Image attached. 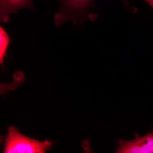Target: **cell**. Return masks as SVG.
<instances>
[{
    "instance_id": "6da1fadb",
    "label": "cell",
    "mask_w": 153,
    "mask_h": 153,
    "mask_svg": "<svg viewBox=\"0 0 153 153\" xmlns=\"http://www.w3.org/2000/svg\"><path fill=\"white\" fill-rule=\"evenodd\" d=\"M52 143L41 142L25 136L13 126L9 128L5 140L3 152L5 153H44L50 149Z\"/></svg>"
},
{
    "instance_id": "7a4b0ae2",
    "label": "cell",
    "mask_w": 153,
    "mask_h": 153,
    "mask_svg": "<svg viewBox=\"0 0 153 153\" xmlns=\"http://www.w3.org/2000/svg\"><path fill=\"white\" fill-rule=\"evenodd\" d=\"M59 1L61 3V8L54 16L56 27H60L68 21H71L74 25L83 24L86 19L95 18V15L88 13V10L93 4L94 0Z\"/></svg>"
},
{
    "instance_id": "3957f363",
    "label": "cell",
    "mask_w": 153,
    "mask_h": 153,
    "mask_svg": "<svg viewBox=\"0 0 153 153\" xmlns=\"http://www.w3.org/2000/svg\"><path fill=\"white\" fill-rule=\"evenodd\" d=\"M131 140L119 139L116 152L118 153H153V133L140 137L137 134Z\"/></svg>"
},
{
    "instance_id": "277c9868",
    "label": "cell",
    "mask_w": 153,
    "mask_h": 153,
    "mask_svg": "<svg viewBox=\"0 0 153 153\" xmlns=\"http://www.w3.org/2000/svg\"><path fill=\"white\" fill-rule=\"evenodd\" d=\"M27 8L35 10L33 0H0V20L3 23L10 21L11 14L17 13L19 10Z\"/></svg>"
},
{
    "instance_id": "5b68a950",
    "label": "cell",
    "mask_w": 153,
    "mask_h": 153,
    "mask_svg": "<svg viewBox=\"0 0 153 153\" xmlns=\"http://www.w3.org/2000/svg\"><path fill=\"white\" fill-rule=\"evenodd\" d=\"M8 34L2 27H0V63L2 65L4 58L6 56L7 49L10 43Z\"/></svg>"
},
{
    "instance_id": "8992f818",
    "label": "cell",
    "mask_w": 153,
    "mask_h": 153,
    "mask_svg": "<svg viewBox=\"0 0 153 153\" xmlns=\"http://www.w3.org/2000/svg\"><path fill=\"white\" fill-rule=\"evenodd\" d=\"M122 1L126 4H127L128 3V0H122ZM144 1L153 8V0H144Z\"/></svg>"
}]
</instances>
